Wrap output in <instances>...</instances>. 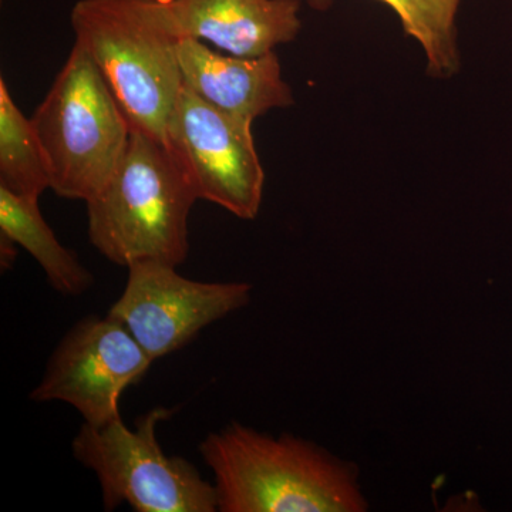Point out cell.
<instances>
[{"label": "cell", "mask_w": 512, "mask_h": 512, "mask_svg": "<svg viewBox=\"0 0 512 512\" xmlns=\"http://www.w3.org/2000/svg\"><path fill=\"white\" fill-rule=\"evenodd\" d=\"M164 143L198 200L241 220L261 210L265 173L252 137V121L225 113L183 86L165 126Z\"/></svg>", "instance_id": "6"}, {"label": "cell", "mask_w": 512, "mask_h": 512, "mask_svg": "<svg viewBox=\"0 0 512 512\" xmlns=\"http://www.w3.org/2000/svg\"><path fill=\"white\" fill-rule=\"evenodd\" d=\"M18 247L19 245L13 239L0 232V265L3 271H8L15 264Z\"/></svg>", "instance_id": "14"}, {"label": "cell", "mask_w": 512, "mask_h": 512, "mask_svg": "<svg viewBox=\"0 0 512 512\" xmlns=\"http://www.w3.org/2000/svg\"><path fill=\"white\" fill-rule=\"evenodd\" d=\"M178 60L184 86L225 113L249 120L293 106L275 52L259 57L228 55L195 39H181Z\"/></svg>", "instance_id": "10"}, {"label": "cell", "mask_w": 512, "mask_h": 512, "mask_svg": "<svg viewBox=\"0 0 512 512\" xmlns=\"http://www.w3.org/2000/svg\"><path fill=\"white\" fill-rule=\"evenodd\" d=\"M174 410L156 407L131 430L121 416L83 423L72 441L73 457L96 474L104 510L128 504L137 512H215L217 488L183 457H170L158 443V424Z\"/></svg>", "instance_id": "5"}, {"label": "cell", "mask_w": 512, "mask_h": 512, "mask_svg": "<svg viewBox=\"0 0 512 512\" xmlns=\"http://www.w3.org/2000/svg\"><path fill=\"white\" fill-rule=\"evenodd\" d=\"M180 39L228 55L259 57L291 43L302 29L301 0H164Z\"/></svg>", "instance_id": "9"}, {"label": "cell", "mask_w": 512, "mask_h": 512, "mask_svg": "<svg viewBox=\"0 0 512 512\" xmlns=\"http://www.w3.org/2000/svg\"><path fill=\"white\" fill-rule=\"evenodd\" d=\"M221 512H365L360 468L313 441L232 423L201 441Z\"/></svg>", "instance_id": "1"}, {"label": "cell", "mask_w": 512, "mask_h": 512, "mask_svg": "<svg viewBox=\"0 0 512 512\" xmlns=\"http://www.w3.org/2000/svg\"><path fill=\"white\" fill-rule=\"evenodd\" d=\"M50 173L32 120L0 80V187L22 197L40 198L49 190Z\"/></svg>", "instance_id": "12"}, {"label": "cell", "mask_w": 512, "mask_h": 512, "mask_svg": "<svg viewBox=\"0 0 512 512\" xmlns=\"http://www.w3.org/2000/svg\"><path fill=\"white\" fill-rule=\"evenodd\" d=\"M197 200L167 144L133 130L113 177L86 202L90 244L124 268L143 261L180 266Z\"/></svg>", "instance_id": "2"}, {"label": "cell", "mask_w": 512, "mask_h": 512, "mask_svg": "<svg viewBox=\"0 0 512 512\" xmlns=\"http://www.w3.org/2000/svg\"><path fill=\"white\" fill-rule=\"evenodd\" d=\"M153 363L124 323L90 315L60 340L30 399L69 404L84 423L103 426L121 416V396Z\"/></svg>", "instance_id": "7"}, {"label": "cell", "mask_w": 512, "mask_h": 512, "mask_svg": "<svg viewBox=\"0 0 512 512\" xmlns=\"http://www.w3.org/2000/svg\"><path fill=\"white\" fill-rule=\"evenodd\" d=\"M335 0H306L312 9L325 12ZM396 12L404 33L423 47L427 73L448 79L460 70L456 16L461 0H379Z\"/></svg>", "instance_id": "13"}, {"label": "cell", "mask_w": 512, "mask_h": 512, "mask_svg": "<svg viewBox=\"0 0 512 512\" xmlns=\"http://www.w3.org/2000/svg\"><path fill=\"white\" fill-rule=\"evenodd\" d=\"M39 200L0 187V232L36 259L56 292L82 295L93 285V275L73 251L60 244L40 211Z\"/></svg>", "instance_id": "11"}, {"label": "cell", "mask_w": 512, "mask_h": 512, "mask_svg": "<svg viewBox=\"0 0 512 512\" xmlns=\"http://www.w3.org/2000/svg\"><path fill=\"white\" fill-rule=\"evenodd\" d=\"M74 43L92 57L131 130L164 141L183 89L180 37L164 0H79L70 13Z\"/></svg>", "instance_id": "3"}, {"label": "cell", "mask_w": 512, "mask_h": 512, "mask_svg": "<svg viewBox=\"0 0 512 512\" xmlns=\"http://www.w3.org/2000/svg\"><path fill=\"white\" fill-rule=\"evenodd\" d=\"M127 269L126 288L107 313L127 326L154 362L251 301L252 286L245 282L192 281L177 266L154 261Z\"/></svg>", "instance_id": "8"}, {"label": "cell", "mask_w": 512, "mask_h": 512, "mask_svg": "<svg viewBox=\"0 0 512 512\" xmlns=\"http://www.w3.org/2000/svg\"><path fill=\"white\" fill-rule=\"evenodd\" d=\"M30 120L45 153L50 188L84 202L109 183L133 131L103 73L77 43Z\"/></svg>", "instance_id": "4"}]
</instances>
